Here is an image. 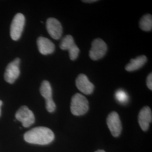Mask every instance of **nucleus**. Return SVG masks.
<instances>
[{
	"mask_svg": "<svg viewBox=\"0 0 152 152\" xmlns=\"http://www.w3.org/2000/svg\"><path fill=\"white\" fill-rule=\"evenodd\" d=\"M89 109L88 102L86 97L77 93L73 96L71 104L72 113L77 116L86 114Z\"/></svg>",
	"mask_w": 152,
	"mask_h": 152,
	"instance_id": "2",
	"label": "nucleus"
},
{
	"mask_svg": "<svg viewBox=\"0 0 152 152\" xmlns=\"http://www.w3.org/2000/svg\"><path fill=\"white\" fill-rule=\"evenodd\" d=\"M16 119L22 122L24 127H29L34 124L35 117L32 112L26 106H22L16 112Z\"/></svg>",
	"mask_w": 152,
	"mask_h": 152,
	"instance_id": "6",
	"label": "nucleus"
},
{
	"mask_svg": "<svg viewBox=\"0 0 152 152\" xmlns=\"http://www.w3.org/2000/svg\"><path fill=\"white\" fill-rule=\"evenodd\" d=\"M152 120V110L149 107L145 106L140 111L138 117L139 124L141 129L144 131L148 130Z\"/></svg>",
	"mask_w": 152,
	"mask_h": 152,
	"instance_id": "12",
	"label": "nucleus"
},
{
	"mask_svg": "<svg viewBox=\"0 0 152 152\" xmlns=\"http://www.w3.org/2000/svg\"><path fill=\"white\" fill-rule=\"evenodd\" d=\"M38 50L42 55L51 54L55 51V45L48 38L39 37L37 41Z\"/></svg>",
	"mask_w": 152,
	"mask_h": 152,
	"instance_id": "13",
	"label": "nucleus"
},
{
	"mask_svg": "<svg viewBox=\"0 0 152 152\" xmlns=\"http://www.w3.org/2000/svg\"><path fill=\"white\" fill-rule=\"evenodd\" d=\"M139 26L142 31H151L152 29V16L151 14H147L142 16L139 23Z\"/></svg>",
	"mask_w": 152,
	"mask_h": 152,
	"instance_id": "15",
	"label": "nucleus"
},
{
	"mask_svg": "<svg viewBox=\"0 0 152 152\" xmlns=\"http://www.w3.org/2000/svg\"><path fill=\"white\" fill-rule=\"evenodd\" d=\"M115 96L117 101L121 103L125 104L128 102V100H129L128 95L123 90L120 89L118 91H117V92L115 94Z\"/></svg>",
	"mask_w": 152,
	"mask_h": 152,
	"instance_id": "16",
	"label": "nucleus"
},
{
	"mask_svg": "<svg viewBox=\"0 0 152 152\" xmlns=\"http://www.w3.org/2000/svg\"><path fill=\"white\" fill-rule=\"evenodd\" d=\"M83 2H88V3H91V2H96V1H96V0H91V1H88V0H87V1H82Z\"/></svg>",
	"mask_w": 152,
	"mask_h": 152,
	"instance_id": "18",
	"label": "nucleus"
},
{
	"mask_svg": "<svg viewBox=\"0 0 152 152\" xmlns=\"http://www.w3.org/2000/svg\"><path fill=\"white\" fill-rule=\"evenodd\" d=\"M20 60L16 58L9 64L6 68L4 78L6 81L9 83H12L15 81L20 75Z\"/></svg>",
	"mask_w": 152,
	"mask_h": 152,
	"instance_id": "8",
	"label": "nucleus"
},
{
	"mask_svg": "<svg viewBox=\"0 0 152 152\" xmlns=\"http://www.w3.org/2000/svg\"><path fill=\"white\" fill-rule=\"evenodd\" d=\"M147 61V57L145 55H141L137 57L135 59H132L130 62L127 64L125 69L128 72L136 71L144 65Z\"/></svg>",
	"mask_w": 152,
	"mask_h": 152,
	"instance_id": "14",
	"label": "nucleus"
},
{
	"mask_svg": "<svg viewBox=\"0 0 152 152\" xmlns=\"http://www.w3.org/2000/svg\"><path fill=\"white\" fill-rule=\"evenodd\" d=\"M76 86L81 92L86 94H91L95 86L89 81L88 77L84 74H80L77 77L76 81Z\"/></svg>",
	"mask_w": 152,
	"mask_h": 152,
	"instance_id": "11",
	"label": "nucleus"
},
{
	"mask_svg": "<svg viewBox=\"0 0 152 152\" xmlns=\"http://www.w3.org/2000/svg\"><path fill=\"white\" fill-rule=\"evenodd\" d=\"M105 152L104 151H103V150H98V151H97L96 152Z\"/></svg>",
	"mask_w": 152,
	"mask_h": 152,
	"instance_id": "20",
	"label": "nucleus"
},
{
	"mask_svg": "<svg viewBox=\"0 0 152 152\" xmlns=\"http://www.w3.org/2000/svg\"><path fill=\"white\" fill-rule=\"evenodd\" d=\"M147 85L148 88L151 90H152V74L151 73L147 77Z\"/></svg>",
	"mask_w": 152,
	"mask_h": 152,
	"instance_id": "17",
	"label": "nucleus"
},
{
	"mask_svg": "<svg viewBox=\"0 0 152 152\" xmlns=\"http://www.w3.org/2000/svg\"><path fill=\"white\" fill-rule=\"evenodd\" d=\"M54 134L45 127L33 128L25 133L24 139L28 143L38 145H47L54 140Z\"/></svg>",
	"mask_w": 152,
	"mask_h": 152,
	"instance_id": "1",
	"label": "nucleus"
},
{
	"mask_svg": "<svg viewBox=\"0 0 152 152\" xmlns=\"http://www.w3.org/2000/svg\"><path fill=\"white\" fill-rule=\"evenodd\" d=\"M60 49L68 50L69 58L72 60H75L78 58L80 49L75 43L74 39L71 35H66L63 38L60 45Z\"/></svg>",
	"mask_w": 152,
	"mask_h": 152,
	"instance_id": "7",
	"label": "nucleus"
},
{
	"mask_svg": "<svg viewBox=\"0 0 152 152\" xmlns=\"http://www.w3.org/2000/svg\"><path fill=\"white\" fill-rule=\"evenodd\" d=\"M2 105V102L1 100H0V116H1V107Z\"/></svg>",
	"mask_w": 152,
	"mask_h": 152,
	"instance_id": "19",
	"label": "nucleus"
},
{
	"mask_svg": "<svg viewBox=\"0 0 152 152\" xmlns=\"http://www.w3.org/2000/svg\"><path fill=\"white\" fill-rule=\"evenodd\" d=\"M107 123L112 135L114 137L120 136L122 127L118 114L115 112H112L109 114Z\"/></svg>",
	"mask_w": 152,
	"mask_h": 152,
	"instance_id": "9",
	"label": "nucleus"
},
{
	"mask_svg": "<svg viewBox=\"0 0 152 152\" xmlns=\"http://www.w3.org/2000/svg\"><path fill=\"white\" fill-rule=\"evenodd\" d=\"M40 93L46 100V108L47 110L50 113L54 112L56 105L53 99L52 88L49 82L44 81L42 82L40 87Z\"/></svg>",
	"mask_w": 152,
	"mask_h": 152,
	"instance_id": "5",
	"label": "nucleus"
},
{
	"mask_svg": "<svg viewBox=\"0 0 152 152\" xmlns=\"http://www.w3.org/2000/svg\"><path fill=\"white\" fill-rule=\"evenodd\" d=\"M25 17L21 13L14 16L10 27V36L13 40L17 41L20 38L25 24Z\"/></svg>",
	"mask_w": 152,
	"mask_h": 152,
	"instance_id": "3",
	"label": "nucleus"
},
{
	"mask_svg": "<svg viewBox=\"0 0 152 152\" xmlns=\"http://www.w3.org/2000/svg\"><path fill=\"white\" fill-rule=\"evenodd\" d=\"M46 29L50 36L55 39H59L63 34V28L60 22L53 18H49L46 21Z\"/></svg>",
	"mask_w": 152,
	"mask_h": 152,
	"instance_id": "10",
	"label": "nucleus"
},
{
	"mask_svg": "<svg viewBox=\"0 0 152 152\" xmlns=\"http://www.w3.org/2000/svg\"><path fill=\"white\" fill-rule=\"evenodd\" d=\"M107 49V45L103 39L96 38L91 44V48L89 53L90 58L93 60H99L105 55Z\"/></svg>",
	"mask_w": 152,
	"mask_h": 152,
	"instance_id": "4",
	"label": "nucleus"
}]
</instances>
